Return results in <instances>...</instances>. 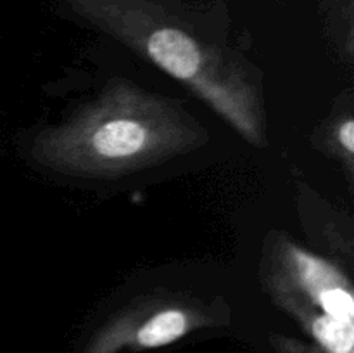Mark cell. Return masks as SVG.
Segmentation results:
<instances>
[{
  "label": "cell",
  "mask_w": 354,
  "mask_h": 353,
  "mask_svg": "<svg viewBox=\"0 0 354 353\" xmlns=\"http://www.w3.org/2000/svg\"><path fill=\"white\" fill-rule=\"evenodd\" d=\"M308 331L318 346L327 352L353 353L354 325L351 320H339L324 314L308 320Z\"/></svg>",
  "instance_id": "3"
},
{
  "label": "cell",
  "mask_w": 354,
  "mask_h": 353,
  "mask_svg": "<svg viewBox=\"0 0 354 353\" xmlns=\"http://www.w3.org/2000/svg\"><path fill=\"white\" fill-rule=\"evenodd\" d=\"M339 138H341V144L348 149L349 152L354 151V123L351 120L346 121L341 127V132H339Z\"/></svg>",
  "instance_id": "6"
},
{
  "label": "cell",
  "mask_w": 354,
  "mask_h": 353,
  "mask_svg": "<svg viewBox=\"0 0 354 353\" xmlns=\"http://www.w3.org/2000/svg\"><path fill=\"white\" fill-rule=\"evenodd\" d=\"M317 303L328 317L339 320H351L354 318V300L348 289L335 284H328L327 287L317 294Z\"/></svg>",
  "instance_id": "4"
},
{
  "label": "cell",
  "mask_w": 354,
  "mask_h": 353,
  "mask_svg": "<svg viewBox=\"0 0 354 353\" xmlns=\"http://www.w3.org/2000/svg\"><path fill=\"white\" fill-rule=\"evenodd\" d=\"M149 130L137 120H111L100 125L92 135V149L104 159H128L144 151Z\"/></svg>",
  "instance_id": "2"
},
{
  "label": "cell",
  "mask_w": 354,
  "mask_h": 353,
  "mask_svg": "<svg viewBox=\"0 0 354 353\" xmlns=\"http://www.w3.org/2000/svg\"><path fill=\"white\" fill-rule=\"evenodd\" d=\"M147 52L156 64L178 80H190L201 68V51L183 31L162 28L149 37Z\"/></svg>",
  "instance_id": "1"
},
{
  "label": "cell",
  "mask_w": 354,
  "mask_h": 353,
  "mask_svg": "<svg viewBox=\"0 0 354 353\" xmlns=\"http://www.w3.org/2000/svg\"><path fill=\"white\" fill-rule=\"evenodd\" d=\"M279 353H330V352L324 350L322 346H318V348H306V346L297 345V343L282 341L279 345Z\"/></svg>",
  "instance_id": "5"
}]
</instances>
